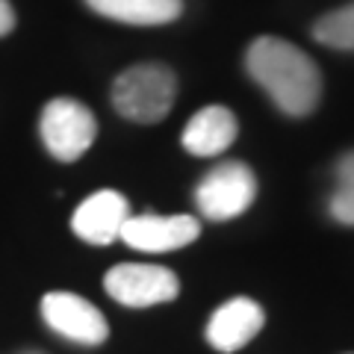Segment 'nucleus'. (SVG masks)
Instances as JSON below:
<instances>
[{
	"instance_id": "obj_1",
	"label": "nucleus",
	"mask_w": 354,
	"mask_h": 354,
	"mask_svg": "<svg viewBox=\"0 0 354 354\" xmlns=\"http://www.w3.org/2000/svg\"><path fill=\"white\" fill-rule=\"evenodd\" d=\"M245 68L283 115L301 118L316 109L322 95V74L301 48L263 36L248 48Z\"/></svg>"
},
{
	"instance_id": "obj_2",
	"label": "nucleus",
	"mask_w": 354,
	"mask_h": 354,
	"mask_svg": "<svg viewBox=\"0 0 354 354\" xmlns=\"http://www.w3.org/2000/svg\"><path fill=\"white\" fill-rule=\"evenodd\" d=\"M177 95L174 71L160 62L133 65L113 83V106L136 124H157L169 115Z\"/></svg>"
},
{
	"instance_id": "obj_3",
	"label": "nucleus",
	"mask_w": 354,
	"mask_h": 354,
	"mask_svg": "<svg viewBox=\"0 0 354 354\" xmlns=\"http://www.w3.org/2000/svg\"><path fill=\"white\" fill-rule=\"evenodd\" d=\"M41 142L53 157L62 162H74L92 148L95 142V115L74 101V97H53L41 113Z\"/></svg>"
},
{
	"instance_id": "obj_4",
	"label": "nucleus",
	"mask_w": 354,
	"mask_h": 354,
	"mask_svg": "<svg viewBox=\"0 0 354 354\" xmlns=\"http://www.w3.org/2000/svg\"><path fill=\"white\" fill-rule=\"evenodd\" d=\"M257 195V177L245 162H221L209 171L195 189L198 209L213 218L227 221L242 216Z\"/></svg>"
},
{
	"instance_id": "obj_5",
	"label": "nucleus",
	"mask_w": 354,
	"mask_h": 354,
	"mask_svg": "<svg viewBox=\"0 0 354 354\" xmlns=\"http://www.w3.org/2000/svg\"><path fill=\"white\" fill-rule=\"evenodd\" d=\"M106 292L124 307H151L177 298V274L165 266L151 263H121L106 272Z\"/></svg>"
},
{
	"instance_id": "obj_6",
	"label": "nucleus",
	"mask_w": 354,
	"mask_h": 354,
	"mask_svg": "<svg viewBox=\"0 0 354 354\" xmlns=\"http://www.w3.org/2000/svg\"><path fill=\"white\" fill-rule=\"evenodd\" d=\"M41 316L59 337L80 346H101L109 334L101 310L74 292H48L41 298Z\"/></svg>"
},
{
	"instance_id": "obj_7",
	"label": "nucleus",
	"mask_w": 354,
	"mask_h": 354,
	"mask_svg": "<svg viewBox=\"0 0 354 354\" xmlns=\"http://www.w3.org/2000/svg\"><path fill=\"white\" fill-rule=\"evenodd\" d=\"M201 225L192 216H130L121 227V236L130 248L136 251H148V254H162V251H174L183 248L189 242L198 239Z\"/></svg>"
},
{
	"instance_id": "obj_8",
	"label": "nucleus",
	"mask_w": 354,
	"mask_h": 354,
	"mask_svg": "<svg viewBox=\"0 0 354 354\" xmlns=\"http://www.w3.org/2000/svg\"><path fill=\"white\" fill-rule=\"evenodd\" d=\"M130 218L127 198L118 195L115 189H101L95 195H88L86 201L74 209L71 227L74 234L92 242V245H109L121 236V227Z\"/></svg>"
},
{
	"instance_id": "obj_9",
	"label": "nucleus",
	"mask_w": 354,
	"mask_h": 354,
	"mask_svg": "<svg viewBox=\"0 0 354 354\" xmlns=\"http://www.w3.org/2000/svg\"><path fill=\"white\" fill-rule=\"evenodd\" d=\"M263 322H266V316L257 301H251V298H230V301L221 304L213 313V319H209L207 339L213 348L230 354L242 346H248V342L257 337Z\"/></svg>"
},
{
	"instance_id": "obj_10",
	"label": "nucleus",
	"mask_w": 354,
	"mask_h": 354,
	"mask_svg": "<svg viewBox=\"0 0 354 354\" xmlns=\"http://www.w3.org/2000/svg\"><path fill=\"white\" fill-rule=\"evenodd\" d=\"M236 118L225 106H207L189 118L183 130V148L195 157H218L236 139Z\"/></svg>"
},
{
	"instance_id": "obj_11",
	"label": "nucleus",
	"mask_w": 354,
	"mask_h": 354,
	"mask_svg": "<svg viewBox=\"0 0 354 354\" xmlns=\"http://www.w3.org/2000/svg\"><path fill=\"white\" fill-rule=\"evenodd\" d=\"M97 15L121 21V24L136 27H157L169 24L180 15V0H86Z\"/></svg>"
},
{
	"instance_id": "obj_12",
	"label": "nucleus",
	"mask_w": 354,
	"mask_h": 354,
	"mask_svg": "<svg viewBox=\"0 0 354 354\" xmlns=\"http://www.w3.org/2000/svg\"><path fill=\"white\" fill-rule=\"evenodd\" d=\"M313 36H316V41H322L325 48L354 50V3L322 15L313 24Z\"/></svg>"
},
{
	"instance_id": "obj_13",
	"label": "nucleus",
	"mask_w": 354,
	"mask_h": 354,
	"mask_svg": "<svg viewBox=\"0 0 354 354\" xmlns=\"http://www.w3.org/2000/svg\"><path fill=\"white\" fill-rule=\"evenodd\" d=\"M328 209L342 225H354V151L337 162V189Z\"/></svg>"
},
{
	"instance_id": "obj_14",
	"label": "nucleus",
	"mask_w": 354,
	"mask_h": 354,
	"mask_svg": "<svg viewBox=\"0 0 354 354\" xmlns=\"http://www.w3.org/2000/svg\"><path fill=\"white\" fill-rule=\"evenodd\" d=\"M12 27H15V12H12V6H9V0H0V36L12 32Z\"/></svg>"
}]
</instances>
